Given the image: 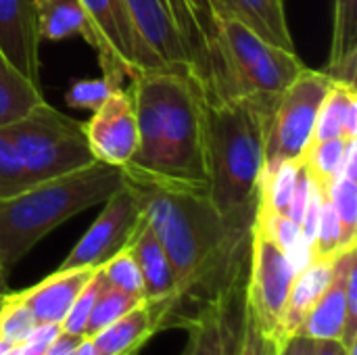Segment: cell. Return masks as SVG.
I'll list each match as a JSON object with an SVG mask.
<instances>
[{"label":"cell","instance_id":"obj_1","mask_svg":"<svg viewBox=\"0 0 357 355\" xmlns=\"http://www.w3.org/2000/svg\"><path fill=\"white\" fill-rule=\"evenodd\" d=\"M123 180L174 268V312L186 301L205 305L245 291L251 226L228 222L209 201L207 188L159 182L128 169Z\"/></svg>","mask_w":357,"mask_h":355},{"label":"cell","instance_id":"obj_2","mask_svg":"<svg viewBox=\"0 0 357 355\" xmlns=\"http://www.w3.org/2000/svg\"><path fill=\"white\" fill-rule=\"evenodd\" d=\"M130 82L138 146L123 169L207 188L203 96L197 84L172 69H149Z\"/></svg>","mask_w":357,"mask_h":355},{"label":"cell","instance_id":"obj_3","mask_svg":"<svg viewBox=\"0 0 357 355\" xmlns=\"http://www.w3.org/2000/svg\"><path fill=\"white\" fill-rule=\"evenodd\" d=\"M268 115L245 98H203L207 195L213 207L241 226H253L266 149Z\"/></svg>","mask_w":357,"mask_h":355},{"label":"cell","instance_id":"obj_4","mask_svg":"<svg viewBox=\"0 0 357 355\" xmlns=\"http://www.w3.org/2000/svg\"><path fill=\"white\" fill-rule=\"evenodd\" d=\"M121 184V167L92 161L0 199V264L4 270H10L54 228L105 203Z\"/></svg>","mask_w":357,"mask_h":355},{"label":"cell","instance_id":"obj_5","mask_svg":"<svg viewBox=\"0 0 357 355\" xmlns=\"http://www.w3.org/2000/svg\"><path fill=\"white\" fill-rule=\"evenodd\" d=\"M215 31L226 98H245L270 117L278 96L305 67L303 61L297 52L270 44L234 17L218 15Z\"/></svg>","mask_w":357,"mask_h":355},{"label":"cell","instance_id":"obj_6","mask_svg":"<svg viewBox=\"0 0 357 355\" xmlns=\"http://www.w3.org/2000/svg\"><path fill=\"white\" fill-rule=\"evenodd\" d=\"M4 132L29 184L69 174L96 161L90 153L84 123L50 107L46 100L4 126Z\"/></svg>","mask_w":357,"mask_h":355},{"label":"cell","instance_id":"obj_7","mask_svg":"<svg viewBox=\"0 0 357 355\" xmlns=\"http://www.w3.org/2000/svg\"><path fill=\"white\" fill-rule=\"evenodd\" d=\"M331 86L333 80L324 69L303 67L284 88L266 123L264 174H270L282 161L301 159L314 140L318 111Z\"/></svg>","mask_w":357,"mask_h":355},{"label":"cell","instance_id":"obj_8","mask_svg":"<svg viewBox=\"0 0 357 355\" xmlns=\"http://www.w3.org/2000/svg\"><path fill=\"white\" fill-rule=\"evenodd\" d=\"M297 276L287 253L253 222L245 308L266 339H280L289 293Z\"/></svg>","mask_w":357,"mask_h":355},{"label":"cell","instance_id":"obj_9","mask_svg":"<svg viewBox=\"0 0 357 355\" xmlns=\"http://www.w3.org/2000/svg\"><path fill=\"white\" fill-rule=\"evenodd\" d=\"M100 40L98 63L115 86L149 69H165L136 31L126 0H82Z\"/></svg>","mask_w":357,"mask_h":355},{"label":"cell","instance_id":"obj_10","mask_svg":"<svg viewBox=\"0 0 357 355\" xmlns=\"http://www.w3.org/2000/svg\"><path fill=\"white\" fill-rule=\"evenodd\" d=\"M140 218L142 211L138 197L123 180V184L105 201V209L69 251L59 270L100 268L115 253L128 247Z\"/></svg>","mask_w":357,"mask_h":355},{"label":"cell","instance_id":"obj_11","mask_svg":"<svg viewBox=\"0 0 357 355\" xmlns=\"http://www.w3.org/2000/svg\"><path fill=\"white\" fill-rule=\"evenodd\" d=\"M90 153L96 161L123 167L138 146V123L128 90L117 88L84 123Z\"/></svg>","mask_w":357,"mask_h":355},{"label":"cell","instance_id":"obj_12","mask_svg":"<svg viewBox=\"0 0 357 355\" xmlns=\"http://www.w3.org/2000/svg\"><path fill=\"white\" fill-rule=\"evenodd\" d=\"M243 316L245 291L201 305L197 316L186 318L188 343L182 355H236Z\"/></svg>","mask_w":357,"mask_h":355},{"label":"cell","instance_id":"obj_13","mask_svg":"<svg viewBox=\"0 0 357 355\" xmlns=\"http://www.w3.org/2000/svg\"><path fill=\"white\" fill-rule=\"evenodd\" d=\"M38 0H0V52L31 84L40 86Z\"/></svg>","mask_w":357,"mask_h":355},{"label":"cell","instance_id":"obj_14","mask_svg":"<svg viewBox=\"0 0 357 355\" xmlns=\"http://www.w3.org/2000/svg\"><path fill=\"white\" fill-rule=\"evenodd\" d=\"M357 266V243L345 247L335 259H333V276L328 287L322 291V295L316 299L312 310L305 314L299 331L312 339H337L341 341L345 320H347V276L351 268Z\"/></svg>","mask_w":357,"mask_h":355},{"label":"cell","instance_id":"obj_15","mask_svg":"<svg viewBox=\"0 0 357 355\" xmlns=\"http://www.w3.org/2000/svg\"><path fill=\"white\" fill-rule=\"evenodd\" d=\"M172 303L142 301L138 308L123 314L119 320L102 328L100 333L88 337L98 355H128L140 352L142 345L163 326L172 316Z\"/></svg>","mask_w":357,"mask_h":355},{"label":"cell","instance_id":"obj_16","mask_svg":"<svg viewBox=\"0 0 357 355\" xmlns=\"http://www.w3.org/2000/svg\"><path fill=\"white\" fill-rule=\"evenodd\" d=\"M98 268L56 270L36 287L15 293L31 312L38 324H63L73 301Z\"/></svg>","mask_w":357,"mask_h":355},{"label":"cell","instance_id":"obj_17","mask_svg":"<svg viewBox=\"0 0 357 355\" xmlns=\"http://www.w3.org/2000/svg\"><path fill=\"white\" fill-rule=\"evenodd\" d=\"M128 249L132 251L140 274H142V282H144V299L146 301H155V303H172L176 305V274L174 268L169 264V257L163 249V245L159 243V239L155 236V232L151 230V226L146 224L144 218H140Z\"/></svg>","mask_w":357,"mask_h":355},{"label":"cell","instance_id":"obj_18","mask_svg":"<svg viewBox=\"0 0 357 355\" xmlns=\"http://www.w3.org/2000/svg\"><path fill=\"white\" fill-rule=\"evenodd\" d=\"M211 6L215 17H234L270 44L297 52L287 23L284 0H211Z\"/></svg>","mask_w":357,"mask_h":355},{"label":"cell","instance_id":"obj_19","mask_svg":"<svg viewBox=\"0 0 357 355\" xmlns=\"http://www.w3.org/2000/svg\"><path fill=\"white\" fill-rule=\"evenodd\" d=\"M38 23L42 40L61 42L79 36L96 54L100 52L98 33L82 0H38Z\"/></svg>","mask_w":357,"mask_h":355},{"label":"cell","instance_id":"obj_20","mask_svg":"<svg viewBox=\"0 0 357 355\" xmlns=\"http://www.w3.org/2000/svg\"><path fill=\"white\" fill-rule=\"evenodd\" d=\"M331 276H333V259H324V262L312 259L305 268H301L297 272V276L293 280V287H291V293H289L282 335L299 331L305 314L312 310L316 299L328 287Z\"/></svg>","mask_w":357,"mask_h":355},{"label":"cell","instance_id":"obj_21","mask_svg":"<svg viewBox=\"0 0 357 355\" xmlns=\"http://www.w3.org/2000/svg\"><path fill=\"white\" fill-rule=\"evenodd\" d=\"M42 100L40 86L23 77L0 52V128L17 121Z\"/></svg>","mask_w":357,"mask_h":355},{"label":"cell","instance_id":"obj_22","mask_svg":"<svg viewBox=\"0 0 357 355\" xmlns=\"http://www.w3.org/2000/svg\"><path fill=\"white\" fill-rule=\"evenodd\" d=\"M349 142L351 140L343 136L328 140H312L310 146L303 151L299 161L310 180L322 190V195H326L331 184L341 176Z\"/></svg>","mask_w":357,"mask_h":355},{"label":"cell","instance_id":"obj_23","mask_svg":"<svg viewBox=\"0 0 357 355\" xmlns=\"http://www.w3.org/2000/svg\"><path fill=\"white\" fill-rule=\"evenodd\" d=\"M357 100V88L343 84V82H333L328 94L324 96L316 128H314V140H328V138H339L343 136V121L347 115L349 105Z\"/></svg>","mask_w":357,"mask_h":355},{"label":"cell","instance_id":"obj_24","mask_svg":"<svg viewBox=\"0 0 357 355\" xmlns=\"http://www.w3.org/2000/svg\"><path fill=\"white\" fill-rule=\"evenodd\" d=\"M197 31L201 36V42L205 46V52L209 56V65L215 77L218 94L220 98H226V84H224V69L220 61V50H218V31H215V10L211 6V0H184Z\"/></svg>","mask_w":357,"mask_h":355},{"label":"cell","instance_id":"obj_25","mask_svg":"<svg viewBox=\"0 0 357 355\" xmlns=\"http://www.w3.org/2000/svg\"><path fill=\"white\" fill-rule=\"evenodd\" d=\"M142 301L144 299H140V297H134V295H128L119 289L109 287L102 278V287L96 295V301H94V308L90 312V320H88L84 337H92V335L100 333L102 328H107L109 324L119 320L123 314L138 308Z\"/></svg>","mask_w":357,"mask_h":355},{"label":"cell","instance_id":"obj_26","mask_svg":"<svg viewBox=\"0 0 357 355\" xmlns=\"http://www.w3.org/2000/svg\"><path fill=\"white\" fill-rule=\"evenodd\" d=\"M357 54V0H333V42L328 65Z\"/></svg>","mask_w":357,"mask_h":355},{"label":"cell","instance_id":"obj_27","mask_svg":"<svg viewBox=\"0 0 357 355\" xmlns=\"http://www.w3.org/2000/svg\"><path fill=\"white\" fill-rule=\"evenodd\" d=\"M357 241H347L343 232V224L331 205V201L324 197L322 207H320V220H318V230L316 239L312 243V259L324 262V259H335L345 247L356 245Z\"/></svg>","mask_w":357,"mask_h":355},{"label":"cell","instance_id":"obj_28","mask_svg":"<svg viewBox=\"0 0 357 355\" xmlns=\"http://www.w3.org/2000/svg\"><path fill=\"white\" fill-rule=\"evenodd\" d=\"M100 274H102V278H105V282L109 287L144 299L142 274H140V268H138V264H136V259H134V255H132V251L128 247L121 249L119 253H115L107 264H102Z\"/></svg>","mask_w":357,"mask_h":355},{"label":"cell","instance_id":"obj_29","mask_svg":"<svg viewBox=\"0 0 357 355\" xmlns=\"http://www.w3.org/2000/svg\"><path fill=\"white\" fill-rule=\"evenodd\" d=\"M36 326H38V322L31 316V312L27 310V305L15 293H10V295L4 293L2 305H0V341L8 343V345H17Z\"/></svg>","mask_w":357,"mask_h":355},{"label":"cell","instance_id":"obj_30","mask_svg":"<svg viewBox=\"0 0 357 355\" xmlns=\"http://www.w3.org/2000/svg\"><path fill=\"white\" fill-rule=\"evenodd\" d=\"M326 199L331 201V205L335 207L341 224H343V232L347 241H357V182L356 178L349 176H339L328 192Z\"/></svg>","mask_w":357,"mask_h":355},{"label":"cell","instance_id":"obj_31","mask_svg":"<svg viewBox=\"0 0 357 355\" xmlns=\"http://www.w3.org/2000/svg\"><path fill=\"white\" fill-rule=\"evenodd\" d=\"M117 88L121 86H115L109 77L100 75V77H86V80H75L67 94H65V100L69 107H75V109H90V111H96Z\"/></svg>","mask_w":357,"mask_h":355},{"label":"cell","instance_id":"obj_32","mask_svg":"<svg viewBox=\"0 0 357 355\" xmlns=\"http://www.w3.org/2000/svg\"><path fill=\"white\" fill-rule=\"evenodd\" d=\"M102 287V274H100V268L92 274V278L86 282V287L82 289V293L77 295V299L73 301L69 314L65 316L63 324H61V331L63 333H69V335H77V337H84L86 335V326H88V320H90V312L94 308V301H96V295Z\"/></svg>","mask_w":357,"mask_h":355},{"label":"cell","instance_id":"obj_33","mask_svg":"<svg viewBox=\"0 0 357 355\" xmlns=\"http://www.w3.org/2000/svg\"><path fill=\"white\" fill-rule=\"evenodd\" d=\"M25 186H29V180L2 126L0 128V199L10 197L23 190Z\"/></svg>","mask_w":357,"mask_h":355},{"label":"cell","instance_id":"obj_34","mask_svg":"<svg viewBox=\"0 0 357 355\" xmlns=\"http://www.w3.org/2000/svg\"><path fill=\"white\" fill-rule=\"evenodd\" d=\"M59 324H38L21 343L13 345L8 355H44L48 345L59 337Z\"/></svg>","mask_w":357,"mask_h":355},{"label":"cell","instance_id":"obj_35","mask_svg":"<svg viewBox=\"0 0 357 355\" xmlns=\"http://www.w3.org/2000/svg\"><path fill=\"white\" fill-rule=\"evenodd\" d=\"M310 192H312V180H310V176L305 174V169H303V165H301V172H299L295 190H293V195H291V201H289V207H287V213H284V216H287L289 220H293L295 224H299L301 218H303V213H305Z\"/></svg>","mask_w":357,"mask_h":355},{"label":"cell","instance_id":"obj_36","mask_svg":"<svg viewBox=\"0 0 357 355\" xmlns=\"http://www.w3.org/2000/svg\"><path fill=\"white\" fill-rule=\"evenodd\" d=\"M274 355H316V339L303 333H287L276 339Z\"/></svg>","mask_w":357,"mask_h":355},{"label":"cell","instance_id":"obj_37","mask_svg":"<svg viewBox=\"0 0 357 355\" xmlns=\"http://www.w3.org/2000/svg\"><path fill=\"white\" fill-rule=\"evenodd\" d=\"M84 337H77V335H69V333H59V337L48 345V349L44 352V355H73L79 341Z\"/></svg>","mask_w":357,"mask_h":355},{"label":"cell","instance_id":"obj_38","mask_svg":"<svg viewBox=\"0 0 357 355\" xmlns=\"http://www.w3.org/2000/svg\"><path fill=\"white\" fill-rule=\"evenodd\" d=\"M357 347L345 349L337 339H316V355H356Z\"/></svg>","mask_w":357,"mask_h":355},{"label":"cell","instance_id":"obj_39","mask_svg":"<svg viewBox=\"0 0 357 355\" xmlns=\"http://www.w3.org/2000/svg\"><path fill=\"white\" fill-rule=\"evenodd\" d=\"M73 355H98V354H96V349H94L92 341H90L88 337H84V339L79 341V345H77V349H75V354Z\"/></svg>","mask_w":357,"mask_h":355},{"label":"cell","instance_id":"obj_40","mask_svg":"<svg viewBox=\"0 0 357 355\" xmlns=\"http://www.w3.org/2000/svg\"><path fill=\"white\" fill-rule=\"evenodd\" d=\"M4 276H6V270H4V266L0 264V293H4Z\"/></svg>","mask_w":357,"mask_h":355},{"label":"cell","instance_id":"obj_41","mask_svg":"<svg viewBox=\"0 0 357 355\" xmlns=\"http://www.w3.org/2000/svg\"><path fill=\"white\" fill-rule=\"evenodd\" d=\"M10 347H13V345H8V343H2V341H0V355H8Z\"/></svg>","mask_w":357,"mask_h":355},{"label":"cell","instance_id":"obj_42","mask_svg":"<svg viewBox=\"0 0 357 355\" xmlns=\"http://www.w3.org/2000/svg\"><path fill=\"white\" fill-rule=\"evenodd\" d=\"M274 345H276V341H272V343H270V347H268V354L266 355H274Z\"/></svg>","mask_w":357,"mask_h":355},{"label":"cell","instance_id":"obj_43","mask_svg":"<svg viewBox=\"0 0 357 355\" xmlns=\"http://www.w3.org/2000/svg\"><path fill=\"white\" fill-rule=\"evenodd\" d=\"M2 297H4V293H0V305H2Z\"/></svg>","mask_w":357,"mask_h":355},{"label":"cell","instance_id":"obj_44","mask_svg":"<svg viewBox=\"0 0 357 355\" xmlns=\"http://www.w3.org/2000/svg\"><path fill=\"white\" fill-rule=\"evenodd\" d=\"M140 354V352H134V354H128V355H138Z\"/></svg>","mask_w":357,"mask_h":355}]
</instances>
